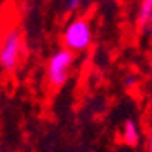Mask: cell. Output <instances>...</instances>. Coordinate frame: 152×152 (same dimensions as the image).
<instances>
[{
	"instance_id": "obj_1",
	"label": "cell",
	"mask_w": 152,
	"mask_h": 152,
	"mask_svg": "<svg viewBox=\"0 0 152 152\" xmlns=\"http://www.w3.org/2000/svg\"><path fill=\"white\" fill-rule=\"evenodd\" d=\"M22 51V33L17 26L9 28L0 38V70L12 74L17 70Z\"/></svg>"
},
{
	"instance_id": "obj_2",
	"label": "cell",
	"mask_w": 152,
	"mask_h": 152,
	"mask_svg": "<svg viewBox=\"0 0 152 152\" xmlns=\"http://www.w3.org/2000/svg\"><path fill=\"white\" fill-rule=\"evenodd\" d=\"M75 63V53L67 48L56 50L46 62V82L53 89L63 87L70 79L72 69Z\"/></svg>"
},
{
	"instance_id": "obj_3",
	"label": "cell",
	"mask_w": 152,
	"mask_h": 152,
	"mask_svg": "<svg viewBox=\"0 0 152 152\" xmlns=\"http://www.w3.org/2000/svg\"><path fill=\"white\" fill-rule=\"evenodd\" d=\"M63 48L70 50L74 53H82L92 43V29L87 19L77 17L67 24V28L62 34Z\"/></svg>"
},
{
	"instance_id": "obj_4",
	"label": "cell",
	"mask_w": 152,
	"mask_h": 152,
	"mask_svg": "<svg viewBox=\"0 0 152 152\" xmlns=\"http://www.w3.org/2000/svg\"><path fill=\"white\" fill-rule=\"evenodd\" d=\"M137 24L140 29H147L152 24V0H140L137 12Z\"/></svg>"
},
{
	"instance_id": "obj_5",
	"label": "cell",
	"mask_w": 152,
	"mask_h": 152,
	"mask_svg": "<svg viewBox=\"0 0 152 152\" xmlns=\"http://www.w3.org/2000/svg\"><path fill=\"white\" fill-rule=\"evenodd\" d=\"M121 137L126 145H137L140 140V128L133 120H126L123 123V130H121Z\"/></svg>"
},
{
	"instance_id": "obj_6",
	"label": "cell",
	"mask_w": 152,
	"mask_h": 152,
	"mask_svg": "<svg viewBox=\"0 0 152 152\" xmlns=\"http://www.w3.org/2000/svg\"><path fill=\"white\" fill-rule=\"evenodd\" d=\"M82 2L84 0H67V10H69V12H74L75 9L80 7Z\"/></svg>"
},
{
	"instance_id": "obj_7",
	"label": "cell",
	"mask_w": 152,
	"mask_h": 152,
	"mask_svg": "<svg viewBox=\"0 0 152 152\" xmlns=\"http://www.w3.org/2000/svg\"><path fill=\"white\" fill-rule=\"evenodd\" d=\"M147 152H152V128L149 132V137H147Z\"/></svg>"
}]
</instances>
